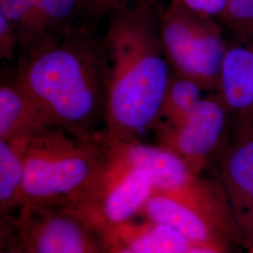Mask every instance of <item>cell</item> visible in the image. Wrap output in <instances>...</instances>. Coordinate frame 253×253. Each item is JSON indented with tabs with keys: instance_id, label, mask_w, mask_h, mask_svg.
<instances>
[{
	"instance_id": "cell-1",
	"label": "cell",
	"mask_w": 253,
	"mask_h": 253,
	"mask_svg": "<svg viewBox=\"0 0 253 253\" xmlns=\"http://www.w3.org/2000/svg\"><path fill=\"white\" fill-rule=\"evenodd\" d=\"M23 52L15 78L54 128L79 138L95 135L105 114L102 42L77 25L47 32Z\"/></svg>"
},
{
	"instance_id": "cell-2",
	"label": "cell",
	"mask_w": 253,
	"mask_h": 253,
	"mask_svg": "<svg viewBox=\"0 0 253 253\" xmlns=\"http://www.w3.org/2000/svg\"><path fill=\"white\" fill-rule=\"evenodd\" d=\"M157 3L110 11L102 42L109 134L138 139L160 121L172 71L160 38Z\"/></svg>"
},
{
	"instance_id": "cell-3",
	"label": "cell",
	"mask_w": 253,
	"mask_h": 253,
	"mask_svg": "<svg viewBox=\"0 0 253 253\" xmlns=\"http://www.w3.org/2000/svg\"><path fill=\"white\" fill-rule=\"evenodd\" d=\"M102 159L98 132L79 138L54 128L30 138L21 208H70L88 189Z\"/></svg>"
},
{
	"instance_id": "cell-4",
	"label": "cell",
	"mask_w": 253,
	"mask_h": 253,
	"mask_svg": "<svg viewBox=\"0 0 253 253\" xmlns=\"http://www.w3.org/2000/svg\"><path fill=\"white\" fill-rule=\"evenodd\" d=\"M139 217L172 227L194 246L224 253L235 238L224 193L219 183L197 176L166 190H154Z\"/></svg>"
},
{
	"instance_id": "cell-5",
	"label": "cell",
	"mask_w": 253,
	"mask_h": 253,
	"mask_svg": "<svg viewBox=\"0 0 253 253\" xmlns=\"http://www.w3.org/2000/svg\"><path fill=\"white\" fill-rule=\"evenodd\" d=\"M103 147L100 169L88 189L69 208L99 235L139 217L153 194L148 175L98 132Z\"/></svg>"
},
{
	"instance_id": "cell-6",
	"label": "cell",
	"mask_w": 253,
	"mask_h": 253,
	"mask_svg": "<svg viewBox=\"0 0 253 253\" xmlns=\"http://www.w3.org/2000/svg\"><path fill=\"white\" fill-rule=\"evenodd\" d=\"M160 38L172 73L217 92L228 43L216 19L170 1L160 11Z\"/></svg>"
},
{
	"instance_id": "cell-7",
	"label": "cell",
	"mask_w": 253,
	"mask_h": 253,
	"mask_svg": "<svg viewBox=\"0 0 253 253\" xmlns=\"http://www.w3.org/2000/svg\"><path fill=\"white\" fill-rule=\"evenodd\" d=\"M232 117L217 92H208L187 118L161 121L154 127L157 145L177 155L201 175L217 155L231 126Z\"/></svg>"
},
{
	"instance_id": "cell-8",
	"label": "cell",
	"mask_w": 253,
	"mask_h": 253,
	"mask_svg": "<svg viewBox=\"0 0 253 253\" xmlns=\"http://www.w3.org/2000/svg\"><path fill=\"white\" fill-rule=\"evenodd\" d=\"M219 185L224 193L235 239L253 247V126L233 119L217 151Z\"/></svg>"
},
{
	"instance_id": "cell-9",
	"label": "cell",
	"mask_w": 253,
	"mask_h": 253,
	"mask_svg": "<svg viewBox=\"0 0 253 253\" xmlns=\"http://www.w3.org/2000/svg\"><path fill=\"white\" fill-rule=\"evenodd\" d=\"M32 253H105L100 235L66 208H23L12 217Z\"/></svg>"
},
{
	"instance_id": "cell-10",
	"label": "cell",
	"mask_w": 253,
	"mask_h": 253,
	"mask_svg": "<svg viewBox=\"0 0 253 253\" xmlns=\"http://www.w3.org/2000/svg\"><path fill=\"white\" fill-rule=\"evenodd\" d=\"M103 131L118 150L148 175L154 190L174 189L200 176L177 155L163 146L147 145L139 139H120Z\"/></svg>"
},
{
	"instance_id": "cell-11",
	"label": "cell",
	"mask_w": 253,
	"mask_h": 253,
	"mask_svg": "<svg viewBox=\"0 0 253 253\" xmlns=\"http://www.w3.org/2000/svg\"><path fill=\"white\" fill-rule=\"evenodd\" d=\"M217 92L233 119L253 126V55L244 43L228 44Z\"/></svg>"
},
{
	"instance_id": "cell-12",
	"label": "cell",
	"mask_w": 253,
	"mask_h": 253,
	"mask_svg": "<svg viewBox=\"0 0 253 253\" xmlns=\"http://www.w3.org/2000/svg\"><path fill=\"white\" fill-rule=\"evenodd\" d=\"M134 218L100 234L102 241L133 253H186L192 246L178 231L162 222Z\"/></svg>"
},
{
	"instance_id": "cell-13",
	"label": "cell",
	"mask_w": 253,
	"mask_h": 253,
	"mask_svg": "<svg viewBox=\"0 0 253 253\" xmlns=\"http://www.w3.org/2000/svg\"><path fill=\"white\" fill-rule=\"evenodd\" d=\"M54 127L36 100L15 79L0 85V140L29 139Z\"/></svg>"
},
{
	"instance_id": "cell-14",
	"label": "cell",
	"mask_w": 253,
	"mask_h": 253,
	"mask_svg": "<svg viewBox=\"0 0 253 253\" xmlns=\"http://www.w3.org/2000/svg\"><path fill=\"white\" fill-rule=\"evenodd\" d=\"M30 139V138H29ZM29 139L0 140L1 217L22 207L25 185V156Z\"/></svg>"
},
{
	"instance_id": "cell-15",
	"label": "cell",
	"mask_w": 253,
	"mask_h": 253,
	"mask_svg": "<svg viewBox=\"0 0 253 253\" xmlns=\"http://www.w3.org/2000/svg\"><path fill=\"white\" fill-rule=\"evenodd\" d=\"M205 91L207 90L199 83L172 73L164 96L159 122H177L187 118L204 99Z\"/></svg>"
},
{
	"instance_id": "cell-16",
	"label": "cell",
	"mask_w": 253,
	"mask_h": 253,
	"mask_svg": "<svg viewBox=\"0 0 253 253\" xmlns=\"http://www.w3.org/2000/svg\"><path fill=\"white\" fill-rule=\"evenodd\" d=\"M0 12L14 27L23 50L46 34L32 0H0Z\"/></svg>"
},
{
	"instance_id": "cell-17",
	"label": "cell",
	"mask_w": 253,
	"mask_h": 253,
	"mask_svg": "<svg viewBox=\"0 0 253 253\" xmlns=\"http://www.w3.org/2000/svg\"><path fill=\"white\" fill-rule=\"evenodd\" d=\"M37 15L46 33L77 26L75 20L89 12L82 0H32Z\"/></svg>"
},
{
	"instance_id": "cell-18",
	"label": "cell",
	"mask_w": 253,
	"mask_h": 253,
	"mask_svg": "<svg viewBox=\"0 0 253 253\" xmlns=\"http://www.w3.org/2000/svg\"><path fill=\"white\" fill-rule=\"evenodd\" d=\"M222 20L238 42H249L253 39V0H226Z\"/></svg>"
},
{
	"instance_id": "cell-19",
	"label": "cell",
	"mask_w": 253,
	"mask_h": 253,
	"mask_svg": "<svg viewBox=\"0 0 253 253\" xmlns=\"http://www.w3.org/2000/svg\"><path fill=\"white\" fill-rule=\"evenodd\" d=\"M4 218L1 228V251L0 253H32L12 217Z\"/></svg>"
},
{
	"instance_id": "cell-20",
	"label": "cell",
	"mask_w": 253,
	"mask_h": 253,
	"mask_svg": "<svg viewBox=\"0 0 253 253\" xmlns=\"http://www.w3.org/2000/svg\"><path fill=\"white\" fill-rule=\"evenodd\" d=\"M18 45L19 38L14 27L0 12V57L4 60L12 59Z\"/></svg>"
},
{
	"instance_id": "cell-21",
	"label": "cell",
	"mask_w": 253,
	"mask_h": 253,
	"mask_svg": "<svg viewBox=\"0 0 253 253\" xmlns=\"http://www.w3.org/2000/svg\"><path fill=\"white\" fill-rule=\"evenodd\" d=\"M200 14L212 18H220L225 8L226 0H170Z\"/></svg>"
},
{
	"instance_id": "cell-22",
	"label": "cell",
	"mask_w": 253,
	"mask_h": 253,
	"mask_svg": "<svg viewBox=\"0 0 253 253\" xmlns=\"http://www.w3.org/2000/svg\"><path fill=\"white\" fill-rule=\"evenodd\" d=\"M157 2L158 0H98L96 6V14L100 15L104 11L110 12L114 9H123Z\"/></svg>"
},
{
	"instance_id": "cell-23",
	"label": "cell",
	"mask_w": 253,
	"mask_h": 253,
	"mask_svg": "<svg viewBox=\"0 0 253 253\" xmlns=\"http://www.w3.org/2000/svg\"><path fill=\"white\" fill-rule=\"evenodd\" d=\"M102 243L104 246L105 253H133L122 247H119L118 245L111 244V243H107L104 241H102Z\"/></svg>"
},
{
	"instance_id": "cell-24",
	"label": "cell",
	"mask_w": 253,
	"mask_h": 253,
	"mask_svg": "<svg viewBox=\"0 0 253 253\" xmlns=\"http://www.w3.org/2000/svg\"><path fill=\"white\" fill-rule=\"evenodd\" d=\"M186 253H224L217 251L215 249H211L208 247H202V246H192L190 250Z\"/></svg>"
},
{
	"instance_id": "cell-25",
	"label": "cell",
	"mask_w": 253,
	"mask_h": 253,
	"mask_svg": "<svg viewBox=\"0 0 253 253\" xmlns=\"http://www.w3.org/2000/svg\"><path fill=\"white\" fill-rule=\"evenodd\" d=\"M246 45L249 47V49L251 50V52H252V54H253V40H251L249 42H247Z\"/></svg>"
},
{
	"instance_id": "cell-26",
	"label": "cell",
	"mask_w": 253,
	"mask_h": 253,
	"mask_svg": "<svg viewBox=\"0 0 253 253\" xmlns=\"http://www.w3.org/2000/svg\"><path fill=\"white\" fill-rule=\"evenodd\" d=\"M253 253V247L249 249V253Z\"/></svg>"
}]
</instances>
